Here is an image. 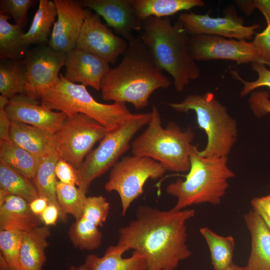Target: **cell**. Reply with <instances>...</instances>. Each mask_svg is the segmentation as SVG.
Returning <instances> with one entry per match:
<instances>
[{"mask_svg":"<svg viewBox=\"0 0 270 270\" xmlns=\"http://www.w3.org/2000/svg\"><path fill=\"white\" fill-rule=\"evenodd\" d=\"M176 112H196L198 127L207 136V144L198 154L203 157H228L236 142L238 129L236 120L226 106L216 98L212 92L204 94H190L181 102L166 103Z\"/></svg>","mask_w":270,"mask_h":270,"instance_id":"cell-7","label":"cell"},{"mask_svg":"<svg viewBox=\"0 0 270 270\" xmlns=\"http://www.w3.org/2000/svg\"><path fill=\"white\" fill-rule=\"evenodd\" d=\"M4 106L0 105V140L10 142V130L12 120L5 112Z\"/></svg>","mask_w":270,"mask_h":270,"instance_id":"cell-42","label":"cell"},{"mask_svg":"<svg viewBox=\"0 0 270 270\" xmlns=\"http://www.w3.org/2000/svg\"><path fill=\"white\" fill-rule=\"evenodd\" d=\"M12 121L31 125L54 134L60 128L67 116L40 105L37 100L18 94L8 100L4 108Z\"/></svg>","mask_w":270,"mask_h":270,"instance_id":"cell-16","label":"cell"},{"mask_svg":"<svg viewBox=\"0 0 270 270\" xmlns=\"http://www.w3.org/2000/svg\"><path fill=\"white\" fill-rule=\"evenodd\" d=\"M166 172L161 164L150 158L124 156L110 169L104 188L118 194L124 216L132 202L144 192L146 182L162 178Z\"/></svg>","mask_w":270,"mask_h":270,"instance_id":"cell-9","label":"cell"},{"mask_svg":"<svg viewBox=\"0 0 270 270\" xmlns=\"http://www.w3.org/2000/svg\"><path fill=\"white\" fill-rule=\"evenodd\" d=\"M0 188L10 195L20 197L28 203L38 198L32 180L16 172L0 160Z\"/></svg>","mask_w":270,"mask_h":270,"instance_id":"cell-30","label":"cell"},{"mask_svg":"<svg viewBox=\"0 0 270 270\" xmlns=\"http://www.w3.org/2000/svg\"><path fill=\"white\" fill-rule=\"evenodd\" d=\"M60 211L54 204H49L40 216L42 222L45 226H54L60 218Z\"/></svg>","mask_w":270,"mask_h":270,"instance_id":"cell-41","label":"cell"},{"mask_svg":"<svg viewBox=\"0 0 270 270\" xmlns=\"http://www.w3.org/2000/svg\"><path fill=\"white\" fill-rule=\"evenodd\" d=\"M10 16L0 12V60H19L28 50L22 41L23 28L8 22Z\"/></svg>","mask_w":270,"mask_h":270,"instance_id":"cell-27","label":"cell"},{"mask_svg":"<svg viewBox=\"0 0 270 270\" xmlns=\"http://www.w3.org/2000/svg\"><path fill=\"white\" fill-rule=\"evenodd\" d=\"M178 20L190 36L208 34L238 40H250L255 30L260 26L258 24L245 26L242 20L230 14L223 17H212L208 14L184 12L179 16Z\"/></svg>","mask_w":270,"mask_h":270,"instance_id":"cell-14","label":"cell"},{"mask_svg":"<svg viewBox=\"0 0 270 270\" xmlns=\"http://www.w3.org/2000/svg\"><path fill=\"white\" fill-rule=\"evenodd\" d=\"M66 54L44 44L28 49L22 60L26 78L24 94L40 99L45 90L58 80Z\"/></svg>","mask_w":270,"mask_h":270,"instance_id":"cell-11","label":"cell"},{"mask_svg":"<svg viewBox=\"0 0 270 270\" xmlns=\"http://www.w3.org/2000/svg\"><path fill=\"white\" fill-rule=\"evenodd\" d=\"M236 3L246 14H250L256 8L265 17L266 28L262 32L256 34L252 42L263 63L270 67V0H238Z\"/></svg>","mask_w":270,"mask_h":270,"instance_id":"cell-32","label":"cell"},{"mask_svg":"<svg viewBox=\"0 0 270 270\" xmlns=\"http://www.w3.org/2000/svg\"><path fill=\"white\" fill-rule=\"evenodd\" d=\"M110 208L109 202L102 196H86L82 217L98 227H102L107 219Z\"/></svg>","mask_w":270,"mask_h":270,"instance_id":"cell-36","label":"cell"},{"mask_svg":"<svg viewBox=\"0 0 270 270\" xmlns=\"http://www.w3.org/2000/svg\"><path fill=\"white\" fill-rule=\"evenodd\" d=\"M252 68L258 74L257 79L252 82L246 81L242 79L236 70H230L232 77L243 84L240 94L241 98L246 96L260 87L267 86L270 88V68H267L264 64L260 62L252 64Z\"/></svg>","mask_w":270,"mask_h":270,"instance_id":"cell-37","label":"cell"},{"mask_svg":"<svg viewBox=\"0 0 270 270\" xmlns=\"http://www.w3.org/2000/svg\"><path fill=\"white\" fill-rule=\"evenodd\" d=\"M40 100L44 107L63 112L67 116L86 114L102 124L108 132L116 130L136 114L130 112L126 104L97 102L85 86L70 82L61 74L56 82L45 90Z\"/></svg>","mask_w":270,"mask_h":270,"instance_id":"cell-6","label":"cell"},{"mask_svg":"<svg viewBox=\"0 0 270 270\" xmlns=\"http://www.w3.org/2000/svg\"><path fill=\"white\" fill-rule=\"evenodd\" d=\"M139 36L160 68L172 76L178 92L200 76L190 52V36L178 20L172 24L170 17L148 18Z\"/></svg>","mask_w":270,"mask_h":270,"instance_id":"cell-3","label":"cell"},{"mask_svg":"<svg viewBox=\"0 0 270 270\" xmlns=\"http://www.w3.org/2000/svg\"><path fill=\"white\" fill-rule=\"evenodd\" d=\"M10 194L4 190L0 188V206L3 204Z\"/></svg>","mask_w":270,"mask_h":270,"instance_id":"cell-45","label":"cell"},{"mask_svg":"<svg viewBox=\"0 0 270 270\" xmlns=\"http://www.w3.org/2000/svg\"><path fill=\"white\" fill-rule=\"evenodd\" d=\"M55 174L58 181L68 184L78 186L76 170L66 160L59 158L55 166Z\"/></svg>","mask_w":270,"mask_h":270,"instance_id":"cell-40","label":"cell"},{"mask_svg":"<svg viewBox=\"0 0 270 270\" xmlns=\"http://www.w3.org/2000/svg\"><path fill=\"white\" fill-rule=\"evenodd\" d=\"M42 158L29 152L10 142L0 140V160L32 180Z\"/></svg>","mask_w":270,"mask_h":270,"instance_id":"cell-28","label":"cell"},{"mask_svg":"<svg viewBox=\"0 0 270 270\" xmlns=\"http://www.w3.org/2000/svg\"><path fill=\"white\" fill-rule=\"evenodd\" d=\"M24 232L16 230H0V254L10 270H23L20 262V252Z\"/></svg>","mask_w":270,"mask_h":270,"instance_id":"cell-35","label":"cell"},{"mask_svg":"<svg viewBox=\"0 0 270 270\" xmlns=\"http://www.w3.org/2000/svg\"><path fill=\"white\" fill-rule=\"evenodd\" d=\"M57 15L54 1L40 0L31 25L28 32L22 36L23 43L29 48L33 44L40 45L47 42Z\"/></svg>","mask_w":270,"mask_h":270,"instance_id":"cell-26","label":"cell"},{"mask_svg":"<svg viewBox=\"0 0 270 270\" xmlns=\"http://www.w3.org/2000/svg\"><path fill=\"white\" fill-rule=\"evenodd\" d=\"M252 208L256 210L260 215L270 229V218L260 208Z\"/></svg>","mask_w":270,"mask_h":270,"instance_id":"cell-44","label":"cell"},{"mask_svg":"<svg viewBox=\"0 0 270 270\" xmlns=\"http://www.w3.org/2000/svg\"><path fill=\"white\" fill-rule=\"evenodd\" d=\"M50 228L38 226L24 232L20 252V262L23 270H42L46 262V249L49 246L48 238Z\"/></svg>","mask_w":270,"mask_h":270,"instance_id":"cell-23","label":"cell"},{"mask_svg":"<svg viewBox=\"0 0 270 270\" xmlns=\"http://www.w3.org/2000/svg\"><path fill=\"white\" fill-rule=\"evenodd\" d=\"M251 237V250L246 270H270V229L254 210L244 216Z\"/></svg>","mask_w":270,"mask_h":270,"instance_id":"cell-19","label":"cell"},{"mask_svg":"<svg viewBox=\"0 0 270 270\" xmlns=\"http://www.w3.org/2000/svg\"><path fill=\"white\" fill-rule=\"evenodd\" d=\"M248 102L252 112L258 118L270 114V98L267 91H253Z\"/></svg>","mask_w":270,"mask_h":270,"instance_id":"cell-39","label":"cell"},{"mask_svg":"<svg viewBox=\"0 0 270 270\" xmlns=\"http://www.w3.org/2000/svg\"><path fill=\"white\" fill-rule=\"evenodd\" d=\"M200 232L208 246L214 270H225L233 262L234 237L218 235L208 227L200 228Z\"/></svg>","mask_w":270,"mask_h":270,"instance_id":"cell-29","label":"cell"},{"mask_svg":"<svg viewBox=\"0 0 270 270\" xmlns=\"http://www.w3.org/2000/svg\"><path fill=\"white\" fill-rule=\"evenodd\" d=\"M56 196L58 204L64 214H70L76 220L82 217L86 194L76 186L64 184L58 180Z\"/></svg>","mask_w":270,"mask_h":270,"instance_id":"cell-34","label":"cell"},{"mask_svg":"<svg viewBox=\"0 0 270 270\" xmlns=\"http://www.w3.org/2000/svg\"><path fill=\"white\" fill-rule=\"evenodd\" d=\"M225 270H246L245 266L241 267L232 262Z\"/></svg>","mask_w":270,"mask_h":270,"instance_id":"cell-47","label":"cell"},{"mask_svg":"<svg viewBox=\"0 0 270 270\" xmlns=\"http://www.w3.org/2000/svg\"><path fill=\"white\" fill-rule=\"evenodd\" d=\"M138 19L142 22L147 18L169 17L176 13L195 7H202V0H132Z\"/></svg>","mask_w":270,"mask_h":270,"instance_id":"cell-24","label":"cell"},{"mask_svg":"<svg viewBox=\"0 0 270 270\" xmlns=\"http://www.w3.org/2000/svg\"><path fill=\"white\" fill-rule=\"evenodd\" d=\"M68 234L76 248L92 250L99 248L102 244V234L98 227L82 217L71 225Z\"/></svg>","mask_w":270,"mask_h":270,"instance_id":"cell-33","label":"cell"},{"mask_svg":"<svg viewBox=\"0 0 270 270\" xmlns=\"http://www.w3.org/2000/svg\"><path fill=\"white\" fill-rule=\"evenodd\" d=\"M59 158L56 152L42 158L32 182L38 196L46 199L48 204L56 206L60 211L59 220L66 222L68 216L62 212L56 196V187L58 180L55 174V166Z\"/></svg>","mask_w":270,"mask_h":270,"instance_id":"cell-25","label":"cell"},{"mask_svg":"<svg viewBox=\"0 0 270 270\" xmlns=\"http://www.w3.org/2000/svg\"><path fill=\"white\" fill-rule=\"evenodd\" d=\"M194 209L162 210L142 206L136 218L118 230L116 244L134 250L145 257L146 270H175L192 252L186 244V222L195 216Z\"/></svg>","mask_w":270,"mask_h":270,"instance_id":"cell-1","label":"cell"},{"mask_svg":"<svg viewBox=\"0 0 270 270\" xmlns=\"http://www.w3.org/2000/svg\"><path fill=\"white\" fill-rule=\"evenodd\" d=\"M65 78L74 84L80 82L100 90L102 78L109 71V63L98 56L76 47L66 54Z\"/></svg>","mask_w":270,"mask_h":270,"instance_id":"cell-18","label":"cell"},{"mask_svg":"<svg viewBox=\"0 0 270 270\" xmlns=\"http://www.w3.org/2000/svg\"><path fill=\"white\" fill-rule=\"evenodd\" d=\"M128 44L104 24L100 16L85 8V18L76 47L90 52L109 64H114L124 54Z\"/></svg>","mask_w":270,"mask_h":270,"instance_id":"cell-13","label":"cell"},{"mask_svg":"<svg viewBox=\"0 0 270 270\" xmlns=\"http://www.w3.org/2000/svg\"><path fill=\"white\" fill-rule=\"evenodd\" d=\"M26 82L25 68L22 60H0L1 95L10 100L16 94H24Z\"/></svg>","mask_w":270,"mask_h":270,"instance_id":"cell-31","label":"cell"},{"mask_svg":"<svg viewBox=\"0 0 270 270\" xmlns=\"http://www.w3.org/2000/svg\"><path fill=\"white\" fill-rule=\"evenodd\" d=\"M190 45L191 54L196 62L225 60L238 64H264L253 42L200 34L190 36Z\"/></svg>","mask_w":270,"mask_h":270,"instance_id":"cell-12","label":"cell"},{"mask_svg":"<svg viewBox=\"0 0 270 270\" xmlns=\"http://www.w3.org/2000/svg\"><path fill=\"white\" fill-rule=\"evenodd\" d=\"M150 112L146 128L131 144L132 154L150 158L161 164L166 171H189L194 132L190 128L182 130L174 122L164 128L156 106Z\"/></svg>","mask_w":270,"mask_h":270,"instance_id":"cell-5","label":"cell"},{"mask_svg":"<svg viewBox=\"0 0 270 270\" xmlns=\"http://www.w3.org/2000/svg\"><path fill=\"white\" fill-rule=\"evenodd\" d=\"M40 216L31 211L24 199L9 195L0 206V230H16L25 232L40 226Z\"/></svg>","mask_w":270,"mask_h":270,"instance_id":"cell-21","label":"cell"},{"mask_svg":"<svg viewBox=\"0 0 270 270\" xmlns=\"http://www.w3.org/2000/svg\"><path fill=\"white\" fill-rule=\"evenodd\" d=\"M84 8L102 16L109 26L128 43L134 40V31H141L142 22L137 18L132 0H80Z\"/></svg>","mask_w":270,"mask_h":270,"instance_id":"cell-17","label":"cell"},{"mask_svg":"<svg viewBox=\"0 0 270 270\" xmlns=\"http://www.w3.org/2000/svg\"><path fill=\"white\" fill-rule=\"evenodd\" d=\"M34 2L33 0H0V12L12 16L16 24L23 28L26 24L28 9Z\"/></svg>","mask_w":270,"mask_h":270,"instance_id":"cell-38","label":"cell"},{"mask_svg":"<svg viewBox=\"0 0 270 270\" xmlns=\"http://www.w3.org/2000/svg\"><path fill=\"white\" fill-rule=\"evenodd\" d=\"M198 150L193 145L186 179L178 178L166 188V192L177 198L172 208L176 210L204 203L220 204L229 186L228 180L235 176L228 165V157H203Z\"/></svg>","mask_w":270,"mask_h":270,"instance_id":"cell-4","label":"cell"},{"mask_svg":"<svg viewBox=\"0 0 270 270\" xmlns=\"http://www.w3.org/2000/svg\"><path fill=\"white\" fill-rule=\"evenodd\" d=\"M126 250L116 244L109 246L103 256L88 255L84 264L89 270H146L145 257L140 252L134 250L130 256L123 258Z\"/></svg>","mask_w":270,"mask_h":270,"instance_id":"cell-22","label":"cell"},{"mask_svg":"<svg viewBox=\"0 0 270 270\" xmlns=\"http://www.w3.org/2000/svg\"><path fill=\"white\" fill-rule=\"evenodd\" d=\"M150 118L151 112L136 114L119 128L107 132L98 146L88 154L76 170L78 188L84 194H87L94 180L111 169L128 151L132 138L148 124Z\"/></svg>","mask_w":270,"mask_h":270,"instance_id":"cell-8","label":"cell"},{"mask_svg":"<svg viewBox=\"0 0 270 270\" xmlns=\"http://www.w3.org/2000/svg\"><path fill=\"white\" fill-rule=\"evenodd\" d=\"M28 204L31 211L38 216H40L49 204L46 199L40 196L30 202Z\"/></svg>","mask_w":270,"mask_h":270,"instance_id":"cell-43","label":"cell"},{"mask_svg":"<svg viewBox=\"0 0 270 270\" xmlns=\"http://www.w3.org/2000/svg\"><path fill=\"white\" fill-rule=\"evenodd\" d=\"M170 84L138 36L128 43L120 63L103 77L100 90L106 101L128 102L140 109L148 106L154 91Z\"/></svg>","mask_w":270,"mask_h":270,"instance_id":"cell-2","label":"cell"},{"mask_svg":"<svg viewBox=\"0 0 270 270\" xmlns=\"http://www.w3.org/2000/svg\"><path fill=\"white\" fill-rule=\"evenodd\" d=\"M57 10L49 40L54 50L66 54L76 47L85 18V8L78 0H54Z\"/></svg>","mask_w":270,"mask_h":270,"instance_id":"cell-15","label":"cell"},{"mask_svg":"<svg viewBox=\"0 0 270 270\" xmlns=\"http://www.w3.org/2000/svg\"><path fill=\"white\" fill-rule=\"evenodd\" d=\"M69 270H89L86 265L84 264L77 266L74 265H70L69 268Z\"/></svg>","mask_w":270,"mask_h":270,"instance_id":"cell-46","label":"cell"},{"mask_svg":"<svg viewBox=\"0 0 270 270\" xmlns=\"http://www.w3.org/2000/svg\"><path fill=\"white\" fill-rule=\"evenodd\" d=\"M12 143L41 158L56 152L54 134L22 122L12 121Z\"/></svg>","mask_w":270,"mask_h":270,"instance_id":"cell-20","label":"cell"},{"mask_svg":"<svg viewBox=\"0 0 270 270\" xmlns=\"http://www.w3.org/2000/svg\"><path fill=\"white\" fill-rule=\"evenodd\" d=\"M107 132L102 124L86 114L67 116L54 134L56 153L60 158L76 170L96 142L100 141Z\"/></svg>","mask_w":270,"mask_h":270,"instance_id":"cell-10","label":"cell"}]
</instances>
